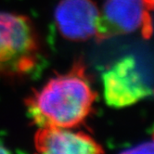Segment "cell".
Segmentation results:
<instances>
[{"label": "cell", "mask_w": 154, "mask_h": 154, "mask_svg": "<svg viewBox=\"0 0 154 154\" xmlns=\"http://www.w3.org/2000/svg\"><path fill=\"white\" fill-rule=\"evenodd\" d=\"M154 10L151 0H106L97 19L95 36L97 41L139 32L144 38L152 35Z\"/></svg>", "instance_id": "3"}, {"label": "cell", "mask_w": 154, "mask_h": 154, "mask_svg": "<svg viewBox=\"0 0 154 154\" xmlns=\"http://www.w3.org/2000/svg\"><path fill=\"white\" fill-rule=\"evenodd\" d=\"M97 97L82 60L50 78L26 98L29 118L39 128L78 126L88 117Z\"/></svg>", "instance_id": "1"}, {"label": "cell", "mask_w": 154, "mask_h": 154, "mask_svg": "<svg viewBox=\"0 0 154 154\" xmlns=\"http://www.w3.org/2000/svg\"><path fill=\"white\" fill-rule=\"evenodd\" d=\"M39 42L25 16L0 12V77L26 74L38 60Z\"/></svg>", "instance_id": "2"}, {"label": "cell", "mask_w": 154, "mask_h": 154, "mask_svg": "<svg viewBox=\"0 0 154 154\" xmlns=\"http://www.w3.org/2000/svg\"><path fill=\"white\" fill-rule=\"evenodd\" d=\"M100 11L92 0H60L55 10V21L62 36L85 41L94 36Z\"/></svg>", "instance_id": "5"}, {"label": "cell", "mask_w": 154, "mask_h": 154, "mask_svg": "<svg viewBox=\"0 0 154 154\" xmlns=\"http://www.w3.org/2000/svg\"><path fill=\"white\" fill-rule=\"evenodd\" d=\"M125 153H154V131L152 134V139L147 142H143L141 144L124 150Z\"/></svg>", "instance_id": "7"}, {"label": "cell", "mask_w": 154, "mask_h": 154, "mask_svg": "<svg viewBox=\"0 0 154 154\" xmlns=\"http://www.w3.org/2000/svg\"><path fill=\"white\" fill-rule=\"evenodd\" d=\"M151 1H152V2H153V3H154V0H151Z\"/></svg>", "instance_id": "9"}, {"label": "cell", "mask_w": 154, "mask_h": 154, "mask_svg": "<svg viewBox=\"0 0 154 154\" xmlns=\"http://www.w3.org/2000/svg\"><path fill=\"white\" fill-rule=\"evenodd\" d=\"M102 79L104 98L113 108L130 106L151 94L133 57L118 60L103 73Z\"/></svg>", "instance_id": "4"}, {"label": "cell", "mask_w": 154, "mask_h": 154, "mask_svg": "<svg viewBox=\"0 0 154 154\" xmlns=\"http://www.w3.org/2000/svg\"><path fill=\"white\" fill-rule=\"evenodd\" d=\"M7 152H9V150L3 144L0 143V153H7Z\"/></svg>", "instance_id": "8"}, {"label": "cell", "mask_w": 154, "mask_h": 154, "mask_svg": "<svg viewBox=\"0 0 154 154\" xmlns=\"http://www.w3.org/2000/svg\"><path fill=\"white\" fill-rule=\"evenodd\" d=\"M35 147L41 153H102V147L90 136L71 128H39L35 136Z\"/></svg>", "instance_id": "6"}]
</instances>
